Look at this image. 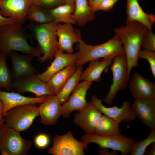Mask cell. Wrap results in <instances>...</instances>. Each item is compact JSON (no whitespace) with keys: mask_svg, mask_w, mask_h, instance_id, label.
I'll return each mask as SVG.
<instances>
[{"mask_svg":"<svg viewBox=\"0 0 155 155\" xmlns=\"http://www.w3.org/2000/svg\"><path fill=\"white\" fill-rule=\"evenodd\" d=\"M27 39L22 24L17 23L3 26L0 32V53L7 58L14 51L40 57L42 54L40 49L30 45Z\"/></svg>","mask_w":155,"mask_h":155,"instance_id":"cell-1","label":"cell"},{"mask_svg":"<svg viewBox=\"0 0 155 155\" xmlns=\"http://www.w3.org/2000/svg\"><path fill=\"white\" fill-rule=\"evenodd\" d=\"M148 29L142 24L135 22L114 29L115 34L121 40L124 49L129 77L132 69L138 65V55L142 40Z\"/></svg>","mask_w":155,"mask_h":155,"instance_id":"cell-2","label":"cell"},{"mask_svg":"<svg viewBox=\"0 0 155 155\" xmlns=\"http://www.w3.org/2000/svg\"><path fill=\"white\" fill-rule=\"evenodd\" d=\"M79 55L75 64L82 66L90 61L100 58L112 57L125 54L122 43L116 35L111 39L101 44L92 45L86 44L81 37L76 47Z\"/></svg>","mask_w":155,"mask_h":155,"instance_id":"cell-3","label":"cell"},{"mask_svg":"<svg viewBox=\"0 0 155 155\" xmlns=\"http://www.w3.org/2000/svg\"><path fill=\"white\" fill-rule=\"evenodd\" d=\"M58 23L55 21L44 24L31 23L28 26L34 32L43 55L39 57L41 62L51 60L59 50L56 33Z\"/></svg>","mask_w":155,"mask_h":155,"instance_id":"cell-4","label":"cell"},{"mask_svg":"<svg viewBox=\"0 0 155 155\" xmlns=\"http://www.w3.org/2000/svg\"><path fill=\"white\" fill-rule=\"evenodd\" d=\"M32 144L20 132L5 124L0 127V153L2 155H27Z\"/></svg>","mask_w":155,"mask_h":155,"instance_id":"cell-5","label":"cell"},{"mask_svg":"<svg viewBox=\"0 0 155 155\" xmlns=\"http://www.w3.org/2000/svg\"><path fill=\"white\" fill-rule=\"evenodd\" d=\"M38 116V107L35 104H29L11 108L6 113L4 117L7 126L20 132L30 127Z\"/></svg>","mask_w":155,"mask_h":155,"instance_id":"cell-6","label":"cell"},{"mask_svg":"<svg viewBox=\"0 0 155 155\" xmlns=\"http://www.w3.org/2000/svg\"><path fill=\"white\" fill-rule=\"evenodd\" d=\"M81 141L87 144L93 143L101 148L110 149L120 152L121 155L130 154L132 147L136 141L133 137L121 135L113 136H102L95 133H86L81 138Z\"/></svg>","mask_w":155,"mask_h":155,"instance_id":"cell-7","label":"cell"},{"mask_svg":"<svg viewBox=\"0 0 155 155\" xmlns=\"http://www.w3.org/2000/svg\"><path fill=\"white\" fill-rule=\"evenodd\" d=\"M112 62L110 68L113 76L112 83L104 100L108 105L111 104L118 92L125 89L129 79L125 54L116 56Z\"/></svg>","mask_w":155,"mask_h":155,"instance_id":"cell-8","label":"cell"},{"mask_svg":"<svg viewBox=\"0 0 155 155\" xmlns=\"http://www.w3.org/2000/svg\"><path fill=\"white\" fill-rule=\"evenodd\" d=\"M53 146L48 153L53 155H84L87 150V144L76 140L71 131L63 135H56Z\"/></svg>","mask_w":155,"mask_h":155,"instance_id":"cell-9","label":"cell"},{"mask_svg":"<svg viewBox=\"0 0 155 155\" xmlns=\"http://www.w3.org/2000/svg\"><path fill=\"white\" fill-rule=\"evenodd\" d=\"M91 101L102 114L119 124L123 121L132 122L137 117L129 101L123 102L120 108L116 106L109 107L105 106L102 103V100L99 99L95 95L92 96Z\"/></svg>","mask_w":155,"mask_h":155,"instance_id":"cell-10","label":"cell"},{"mask_svg":"<svg viewBox=\"0 0 155 155\" xmlns=\"http://www.w3.org/2000/svg\"><path fill=\"white\" fill-rule=\"evenodd\" d=\"M12 87L17 92L33 93L36 97L54 94L46 83L40 80L36 74H33L18 78L13 80Z\"/></svg>","mask_w":155,"mask_h":155,"instance_id":"cell-11","label":"cell"},{"mask_svg":"<svg viewBox=\"0 0 155 155\" xmlns=\"http://www.w3.org/2000/svg\"><path fill=\"white\" fill-rule=\"evenodd\" d=\"M92 82L83 80L79 83L66 102L61 105V115L64 117H69L75 111H79L86 106L87 92L92 84Z\"/></svg>","mask_w":155,"mask_h":155,"instance_id":"cell-12","label":"cell"},{"mask_svg":"<svg viewBox=\"0 0 155 155\" xmlns=\"http://www.w3.org/2000/svg\"><path fill=\"white\" fill-rule=\"evenodd\" d=\"M102 115L92 101H90L83 109L75 114L73 121L86 133H94L96 125Z\"/></svg>","mask_w":155,"mask_h":155,"instance_id":"cell-13","label":"cell"},{"mask_svg":"<svg viewBox=\"0 0 155 155\" xmlns=\"http://www.w3.org/2000/svg\"><path fill=\"white\" fill-rule=\"evenodd\" d=\"M31 4V0H0V15L23 25Z\"/></svg>","mask_w":155,"mask_h":155,"instance_id":"cell-14","label":"cell"},{"mask_svg":"<svg viewBox=\"0 0 155 155\" xmlns=\"http://www.w3.org/2000/svg\"><path fill=\"white\" fill-rule=\"evenodd\" d=\"M56 30L58 50L69 53H73L74 44L78 43L81 38L80 32L75 31L72 24H69L58 23Z\"/></svg>","mask_w":155,"mask_h":155,"instance_id":"cell-15","label":"cell"},{"mask_svg":"<svg viewBox=\"0 0 155 155\" xmlns=\"http://www.w3.org/2000/svg\"><path fill=\"white\" fill-rule=\"evenodd\" d=\"M78 55V51L75 53H65L58 50L54 57V60L46 70L36 75L42 81L46 83L54 75L67 66L75 64Z\"/></svg>","mask_w":155,"mask_h":155,"instance_id":"cell-16","label":"cell"},{"mask_svg":"<svg viewBox=\"0 0 155 155\" xmlns=\"http://www.w3.org/2000/svg\"><path fill=\"white\" fill-rule=\"evenodd\" d=\"M132 108L141 122L151 129H155V98L135 99Z\"/></svg>","mask_w":155,"mask_h":155,"instance_id":"cell-17","label":"cell"},{"mask_svg":"<svg viewBox=\"0 0 155 155\" xmlns=\"http://www.w3.org/2000/svg\"><path fill=\"white\" fill-rule=\"evenodd\" d=\"M128 89L134 99L155 98V83L144 78L138 72L133 74Z\"/></svg>","mask_w":155,"mask_h":155,"instance_id":"cell-18","label":"cell"},{"mask_svg":"<svg viewBox=\"0 0 155 155\" xmlns=\"http://www.w3.org/2000/svg\"><path fill=\"white\" fill-rule=\"evenodd\" d=\"M61 107L56 95L48 96L46 100L38 107L41 122L46 125L55 124L61 115Z\"/></svg>","mask_w":155,"mask_h":155,"instance_id":"cell-19","label":"cell"},{"mask_svg":"<svg viewBox=\"0 0 155 155\" xmlns=\"http://www.w3.org/2000/svg\"><path fill=\"white\" fill-rule=\"evenodd\" d=\"M48 96L35 97H27L13 91L5 92L0 90V100L3 104L2 116L4 117L6 113L9 110L18 106L43 102L46 100Z\"/></svg>","mask_w":155,"mask_h":155,"instance_id":"cell-20","label":"cell"},{"mask_svg":"<svg viewBox=\"0 0 155 155\" xmlns=\"http://www.w3.org/2000/svg\"><path fill=\"white\" fill-rule=\"evenodd\" d=\"M9 56L11 60V70L13 80L20 77L35 74L37 72L36 69L32 63L33 56L20 54L12 51Z\"/></svg>","mask_w":155,"mask_h":155,"instance_id":"cell-21","label":"cell"},{"mask_svg":"<svg viewBox=\"0 0 155 155\" xmlns=\"http://www.w3.org/2000/svg\"><path fill=\"white\" fill-rule=\"evenodd\" d=\"M126 24L133 22H139L148 30L152 29L155 22V16L145 13L138 0H127Z\"/></svg>","mask_w":155,"mask_h":155,"instance_id":"cell-22","label":"cell"},{"mask_svg":"<svg viewBox=\"0 0 155 155\" xmlns=\"http://www.w3.org/2000/svg\"><path fill=\"white\" fill-rule=\"evenodd\" d=\"M113 59L112 57L105 58L101 61L99 59L90 61L87 68L82 71L80 80L92 82H99L102 73L111 64Z\"/></svg>","mask_w":155,"mask_h":155,"instance_id":"cell-23","label":"cell"},{"mask_svg":"<svg viewBox=\"0 0 155 155\" xmlns=\"http://www.w3.org/2000/svg\"><path fill=\"white\" fill-rule=\"evenodd\" d=\"M76 68L75 64L70 65L55 74L46 82L49 89L55 95L60 92Z\"/></svg>","mask_w":155,"mask_h":155,"instance_id":"cell-24","label":"cell"},{"mask_svg":"<svg viewBox=\"0 0 155 155\" xmlns=\"http://www.w3.org/2000/svg\"><path fill=\"white\" fill-rule=\"evenodd\" d=\"M75 8L72 15L76 23L80 27L94 20L95 13L90 10L88 0H75Z\"/></svg>","mask_w":155,"mask_h":155,"instance_id":"cell-25","label":"cell"},{"mask_svg":"<svg viewBox=\"0 0 155 155\" xmlns=\"http://www.w3.org/2000/svg\"><path fill=\"white\" fill-rule=\"evenodd\" d=\"M119 124L108 116L102 115L96 125L94 133L104 136L121 135Z\"/></svg>","mask_w":155,"mask_h":155,"instance_id":"cell-26","label":"cell"},{"mask_svg":"<svg viewBox=\"0 0 155 155\" xmlns=\"http://www.w3.org/2000/svg\"><path fill=\"white\" fill-rule=\"evenodd\" d=\"M75 8V4L65 3L49 10L57 23L73 24L76 23L72 16Z\"/></svg>","mask_w":155,"mask_h":155,"instance_id":"cell-27","label":"cell"},{"mask_svg":"<svg viewBox=\"0 0 155 155\" xmlns=\"http://www.w3.org/2000/svg\"><path fill=\"white\" fill-rule=\"evenodd\" d=\"M82 69V66L77 67L75 71L68 80L60 92L56 95L61 105L66 102L71 93L79 83Z\"/></svg>","mask_w":155,"mask_h":155,"instance_id":"cell-28","label":"cell"},{"mask_svg":"<svg viewBox=\"0 0 155 155\" xmlns=\"http://www.w3.org/2000/svg\"><path fill=\"white\" fill-rule=\"evenodd\" d=\"M26 19L32 22L38 24L47 23L54 20V17L49 10L32 4L28 10Z\"/></svg>","mask_w":155,"mask_h":155,"instance_id":"cell-29","label":"cell"},{"mask_svg":"<svg viewBox=\"0 0 155 155\" xmlns=\"http://www.w3.org/2000/svg\"><path fill=\"white\" fill-rule=\"evenodd\" d=\"M7 59L6 56L0 53V88H5L10 92L13 89L14 80L11 70L7 65Z\"/></svg>","mask_w":155,"mask_h":155,"instance_id":"cell-30","label":"cell"},{"mask_svg":"<svg viewBox=\"0 0 155 155\" xmlns=\"http://www.w3.org/2000/svg\"><path fill=\"white\" fill-rule=\"evenodd\" d=\"M147 137L143 140L136 141L133 144L131 151V155H144L148 146L155 142V129H151Z\"/></svg>","mask_w":155,"mask_h":155,"instance_id":"cell-31","label":"cell"},{"mask_svg":"<svg viewBox=\"0 0 155 155\" xmlns=\"http://www.w3.org/2000/svg\"><path fill=\"white\" fill-rule=\"evenodd\" d=\"M119 0H102L99 2L88 0L90 10L95 13L99 11H108L112 9L115 3Z\"/></svg>","mask_w":155,"mask_h":155,"instance_id":"cell-32","label":"cell"},{"mask_svg":"<svg viewBox=\"0 0 155 155\" xmlns=\"http://www.w3.org/2000/svg\"><path fill=\"white\" fill-rule=\"evenodd\" d=\"M141 48L145 50L155 51V35L152 30L148 29L146 31L142 40Z\"/></svg>","mask_w":155,"mask_h":155,"instance_id":"cell-33","label":"cell"},{"mask_svg":"<svg viewBox=\"0 0 155 155\" xmlns=\"http://www.w3.org/2000/svg\"><path fill=\"white\" fill-rule=\"evenodd\" d=\"M32 4L49 10L65 3L64 0H31Z\"/></svg>","mask_w":155,"mask_h":155,"instance_id":"cell-34","label":"cell"},{"mask_svg":"<svg viewBox=\"0 0 155 155\" xmlns=\"http://www.w3.org/2000/svg\"><path fill=\"white\" fill-rule=\"evenodd\" d=\"M139 59L147 60L148 62L152 73L155 78V51L140 50L138 55Z\"/></svg>","mask_w":155,"mask_h":155,"instance_id":"cell-35","label":"cell"},{"mask_svg":"<svg viewBox=\"0 0 155 155\" xmlns=\"http://www.w3.org/2000/svg\"><path fill=\"white\" fill-rule=\"evenodd\" d=\"M50 142L49 136L46 134L42 133L37 135L34 140L35 145L38 148L42 149L47 147Z\"/></svg>","mask_w":155,"mask_h":155,"instance_id":"cell-36","label":"cell"},{"mask_svg":"<svg viewBox=\"0 0 155 155\" xmlns=\"http://www.w3.org/2000/svg\"><path fill=\"white\" fill-rule=\"evenodd\" d=\"M17 23L15 20L12 18L4 17L0 15V32L3 26Z\"/></svg>","mask_w":155,"mask_h":155,"instance_id":"cell-37","label":"cell"},{"mask_svg":"<svg viewBox=\"0 0 155 155\" xmlns=\"http://www.w3.org/2000/svg\"><path fill=\"white\" fill-rule=\"evenodd\" d=\"M98 154L100 155H116L118 154V152L117 151L114 150L113 152H110L108 149L102 148L99 150Z\"/></svg>","mask_w":155,"mask_h":155,"instance_id":"cell-38","label":"cell"},{"mask_svg":"<svg viewBox=\"0 0 155 155\" xmlns=\"http://www.w3.org/2000/svg\"><path fill=\"white\" fill-rule=\"evenodd\" d=\"M3 108V104L0 100V127L5 124L4 117L2 116V112Z\"/></svg>","mask_w":155,"mask_h":155,"instance_id":"cell-39","label":"cell"},{"mask_svg":"<svg viewBox=\"0 0 155 155\" xmlns=\"http://www.w3.org/2000/svg\"><path fill=\"white\" fill-rule=\"evenodd\" d=\"M145 154L146 155H155V142L151 144L149 150L147 152L146 151Z\"/></svg>","mask_w":155,"mask_h":155,"instance_id":"cell-40","label":"cell"},{"mask_svg":"<svg viewBox=\"0 0 155 155\" xmlns=\"http://www.w3.org/2000/svg\"><path fill=\"white\" fill-rule=\"evenodd\" d=\"M65 3L75 4V0H64Z\"/></svg>","mask_w":155,"mask_h":155,"instance_id":"cell-41","label":"cell"},{"mask_svg":"<svg viewBox=\"0 0 155 155\" xmlns=\"http://www.w3.org/2000/svg\"><path fill=\"white\" fill-rule=\"evenodd\" d=\"M90 1H91L93 2H99L100 1L102 0H89Z\"/></svg>","mask_w":155,"mask_h":155,"instance_id":"cell-42","label":"cell"}]
</instances>
